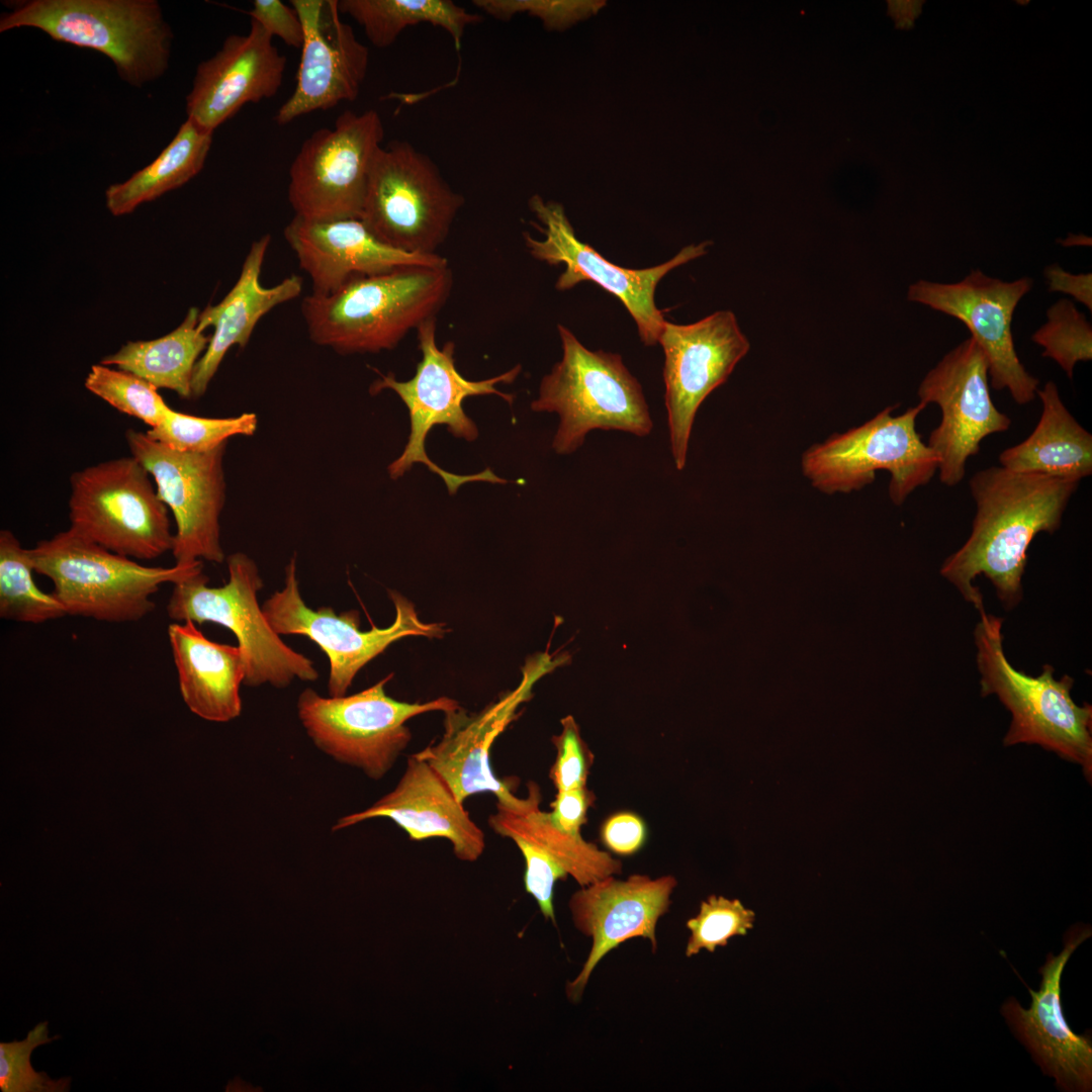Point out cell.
<instances>
[{
    "label": "cell",
    "mask_w": 1092,
    "mask_h": 1092,
    "mask_svg": "<svg viewBox=\"0 0 1092 1092\" xmlns=\"http://www.w3.org/2000/svg\"><path fill=\"white\" fill-rule=\"evenodd\" d=\"M226 565L229 579L221 586H209L203 572L174 584L166 607L168 617L176 622L218 624L233 632L245 659L246 686L269 684L284 689L296 677L316 680L313 662L285 644L265 617L258 603L263 580L255 561L236 552L228 556Z\"/></svg>",
    "instance_id": "cell-8"
},
{
    "label": "cell",
    "mask_w": 1092,
    "mask_h": 1092,
    "mask_svg": "<svg viewBox=\"0 0 1092 1092\" xmlns=\"http://www.w3.org/2000/svg\"><path fill=\"white\" fill-rule=\"evenodd\" d=\"M755 914L739 900L710 896L702 902L699 914L687 922L691 930L686 954L692 957L705 948L713 952L735 935H745L752 928Z\"/></svg>",
    "instance_id": "cell-39"
},
{
    "label": "cell",
    "mask_w": 1092,
    "mask_h": 1092,
    "mask_svg": "<svg viewBox=\"0 0 1092 1092\" xmlns=\"http://www.w3.org/2000/svg\"><path fill=\"white\" fill-rule=\"evenodd\" d=\"M675 886L671 876L650 879L633 875L626 881L610 876L571 896L569 908L574 925L593 938V945L581 972L566 986L569 999L577 1001L581 997L596 966L620 943L644 937L656 951V924L667 911Z\"/></svg>",
    "instance_id": "cell-24"
},
{
    "label": "cell",
    "mask_w": 1092,
    "mask_h": 1092,
    "mask_svg": "<svg viewBox=\"0 0 1092 1092\" xmlns=\"http://www.w3.org/2000/svg\"><path fill=\"white\" fill-rule=\"evenodd\" d=\"M562 359L540 383L531 402L536 413H555L560 422L552 441L557 454L576 451L590 431L617 430L645 437L653 423L638 380L619 354L590 351L558 325Z\"/></svg>",
    "instance_id": "cell-6"
},
{
    "label": "cell",
    "mask_w": 1092,
    "mask_h": 1092,
    "mask_svg": "<svg viewBox=\"0 0 1092 1092\" xmlns=\"http://www.w3.org/2000/svg\"><path fill=\"white\" fill-rule=\"evenodd\" d=\"M27 549L9 530L0 531V617L41 624L67 616L52 593L39 589L32 577Z\"/></svg>",
    "instance_id": "cell-34"
},
{
    "label": "cell",
    "mask_w": 1092,
    "mask_h": 1092,
    "mask_svg": "<svg viewBox=\"0 0 1092 1092\" xmlns=\"http://www.w3.org/2000/svg\"><path fill=\"white\" fill-rule=\"evenodd\" d=\"M290 5L302 21L304 39L294 91L274 117L279 125L356 100L369 65V50L342 21L338 0H291Z\"/></svg>",
    "instance_id": "cell-20"
},
{
    "label": "cell",
    "mask_w": 1092,
    "mask_h": 1092,
    "mask_svg": "<svg viewBox=\"0 0 1092 1092\" xmlns=\"http://www.w3.org/2000/svg\"><path fill=\"white\" fill-rule=\"evenodd\" d=\"M555 665L548 654L528 660L523 678L515 690L477 713H468L460 705L444 712L441 739L414 753L429 763L463 803L468 797L489 792L497 801L512 797L511 786L498 780L489 761L490 748L497 736L517 718V709L531 697L534 682Z\"/></svg>",
    "instance_id": "cell-21"
},
{
    "label": "cell",
    "mask_w": 1092,
    "mask_h": 1092,
    "mask_svg": "<svg viewBox=\"0 0 1092 1092\" xmlns=\"http://www.w3.org/2000/svg\"><path fill=\"white\" fill-rule=\"evenodd\" d=\"M257 425V416L252 413L233 418H203L170 407L161 423L146 433L173 450L205 452L225 443L231 437L252 436Z\"/></svg>",
    "instance_id": "cell-35"
},
{
    "label": "cell",
    "mask_w": 1092,
    "mask_h": 1092,
    "mask_svg": "<svg viewBox=\"0 0 1092 1092\" xmlns=\"http://www.w3.org/2000/svg\"><path fill=\"white\" fill-rule=\"evenodd\" d=\"M594 800V794L586 787L557 791L550 804L549 818L560 830L571 835H580V827L586 821V812Z\"/></svg>",
    "instance_id": "cell-44"
},
{
    "label": "cell",
    "mask_w": 1092,
    "mask_h": 1092,
    "mask_svg": "<svg viewBox=\"0 0 1092 1092\" xmlns=\"http://www.w3.org/2000/svg\"><path fill=\"white\" fill-rule=\"evenodd\" d=\"M199 312L196 307H190L171 333L155 340L127 342L100 363L134 374L158 389H170L182 398H191L194 368L210 341V337L197 329Z\"/></svg>",
    "instance_id": "cell-31"
},
{
    "label": "cell",
    "mask_w": 1092,
    "mask_h": 1092,
    "mask_svg": "<svg viewBox=\"0 0 1092 1092\" xmlns=\"http://www.w3.org/2000/svg\"><path fill=\"white\" fill-rule=\"evenodd\" d=\"M436 331V316L426 320L417 328L422 359L414 377L406 381H398L392 374H380V378L370 386L371 394H376L383 389L393 390L406 405L410 414L408 440L401 454L388 465L389 476L397 479L414 464L423 463L444 480L450 494H455L457 489L467 482L508 483L507 479L499 478L489 468L469 475L446 471L428 457L425 443L430 431L436 425H446L453 436L466 441H474L478 436V430L464 413L463 400L469 396L494 394L512 404L514 395L499 391L495 385L513 382L520 373L521 366H515L488 379L468 380L456 369L454 343L447 342L439 348Z\"/></svg>",
    "instance_id": "cell-7"
},
{
    "label": "cell",
    "mask_w": 1092,
    "mask_h": 1092,
    "mask_svg": "<svg viewBox=\"0 0 1092 1092\" xmlns=\"http://www.w3.org/2000/svg\"><path fill=\"white\" fill-rule=\"evenodd\" d=\"M338 8L379 49L390 47L408 26L429 23L444 29L460 51L466 28L482 20L450 0H338Z\"/></svg>",
    "instance_id": "cell-33"
},
{
    "label": "cell",
    "mask_w": 1092,
    "mask_h": 1092,
    "mask_svg": "<svg viewBox=\"0 0 1092 1092\" xmlns=\"http://www.w3.org/2000/svg\"><path fill=\"white\" fill-rule=\"evenodd\" d=\"M34 572L53 581L52 594L67 615L108 623L136 622L155 609L160 587L202 572V562L145 566L109 551L73 529L27 549Z\"/></svg>",
    "instance_id": "cell-3"
},
{
    "label": "cell",
    "mask_w": 1092,
    "mask_h": 1092,
    "mask_svg": "<svg viewBox=\"0 0 1092 1092\" xmlns=\"http://www.w3.org/2000/svg\"><path fill=\"white\" fill-rule=\"evenodd\" d=\"M49 1036L48 1022L43 1021L28 1031L22 1040L0 1043V1089L2 1092H67L71 1078L52 1079L44 1072H36L30 1063L34 1049L59 1038Z\"/></svg>",
    "instance_id": "cell-38"
},
{
    "label": "cell",
    "mask_w": 1092,
    "mask_h": 1092,
    "mask_svg": "<svg viewBox=\"0 0 1092 1092\" xmlns=\"http://www.w3.org/2000/svg\"><path fill=\"white\" fill-rule=\"evenodd\" d=\"M1032 285L1029 277L1003 281L973 270L956 283L918 280L910 285L907 298L965 324L985 354L989 384L996 390L1007 389L1023 405L1035 398L1039 380L1018 358L1011 323L1018 302Z\"/></svg>",
    "instance_id": "cell-18"
},
{
    "label": "cell",
    "mask_w": 1092,
    "mask_h": 1092,
    "mask_svg": "<svg viewBox=\"0 0 1092 1092\" xmlns=\"http://www.w3.org/2000/svg\"><path fill=\"white\" fill-rule=\"evenodd\" d=\"M1036 395L1042 412L1032 433L1003 450L1000 466L1018 473L1082 480L1092 474V435L1072 416L1058 386L1048 381Z\"/></svg>",
    "instance_id": "cell-30"
},
{
    "label": "cell",
    "mask_w": 1092,
    "mask_h": 1092,
    "mask_svg": "<svg viewBox=\"0 0 1092 1092\" xmlns=\"http://www.w3.org/2000/svg\"><path fill=\"white\" fill-rule=\"evenodd\" d=\"M989 385L987 359L971 337L947 352L919 384V402L940 408L927 446L938 458L939 480L946 486L964 479L967 461L986 437L1010 428L1011 419L995 406Z\"/></svg>",
    "instance_id": "cell-17"
},
{
    "label": "cell",
    "mask_w": 1092,
    "mask_h": 1092,
    "mask_svg": "<svg viewBox=\"0 0 1092 1092\" xmlns=\"http://www.w3.org/2000/svg\"><path fill=\"white\" fill-rule=\"evenodd\" d=\"M562 731L552 737L556 757L549 778L557 791L586 787V779L593 763V754L582 740L579 728L572 716L561 720Z\"/></svg>",
    "instance_id": "cell-41"
},
{
    "label": "cell",
    "mask_w": 1092,
    "mask_h": 1092,
    "mask_svg": "<svg viewBox=\"0 0 1092 1092\" xmlns=\"http://www.w3.org/2000/svg\"><path fill=\"white\" fill-rule=\"evenodd\" d=\"M481 12L508 21L519 13L538 17L548 30H564L579 20L597 13L605 1L589 0H474Z\"/></svg>",
    "instance_id": "cell-40"
},
{
    "label": "cell",
    "mask_w": 1092,
    "mask_h": 1092,
    "mask_svg": "<svg viewBox=\"0 0 1092 1092\" xmlns=\"http://www.w3.org/2000/svg\"><path fill=\"white\" fill-rule=\"evenodd\" d=\"M391 676L351 696L326 698L308 688L296 703L298 718L321 751L375 781L391 769L412 740L407 720L459 706L448 697L426 703L394 700L384 690Z\"/></svg>",
    "instance_id": "cell-12"
},
{
    "label": "cell",
    "mask_w": 1092,
    "mask_h": 1092,
    "mask_svg": "<svg viewBox=\"0 0 1092 1092\" xmlns=\"http://www.w3.org/2000/svg\"><path fill=\"white\" fill-rule=\"evenodd\" d=\"M451 287L448 266H405L356 279L328 295L311 293L301 312L313 343L345 355L378 353L436 316Z\"/></svg>",
    "instance_id": "cell-2"
},
{
    "label": "cell",
    "mask_w": 1092,
    "mask_h": 1092,
    "mask_svg": "<svg viewBox=\"0 0 1092 1092\" xmlns=\"http://www.w3.org/2000/svg\"><path fill=\"white\" fill-rule=\"evenodd\" d=\"M213 132L186 119L161 154L129 179L110 185L105 192L106 207L115 216L132 212L139 205L176 189L204 166Z\"/></svg>",
    "instance_id": "cell-32"
},
{
    "label": "cell",
    "mask_w": 1092,
    "mask_h": 1092,
    "mask_svg": "<svg viewBox=\"0 0 1092 1092\" xmlns=\"http://www.w3.org/2000/svg\"><path fill=\"white\" fill-rule=\"evenodd\" d=\"M270 241V236L265 235L253 242L240 276L229 293L217 304H209L199 312L198 331L203 333L205 329L212 327L213 334L205 352L195 365L191 398H198L205 393L231 347H246L262 316L279 304L300 295L302 278L298 275H290L272 287L261 284L260 275Z\"/></svg>",
    "instance_id": "cell-28"
},
{
    "label": "cell",
    "mask_w": 1092,
    "mask_h": 1092,
    "mask_svg": "<svg viewBox=\"0 0 1092 1092\" xmlns=\"http://www.w3.org/2000/svg\"><path fill=\"white\" fill-rule=\"evenodd\" d=\"M272 36L255 20L245 34L229 35L201 62L186 97L187 118L213 132L248 103L277 94L286 68Z\"/></svg>",
    "instance_id": "cell-23"
},
{
    "label": "cell",
    "mask_w": 1092,
    "mask_h": 1092,
    "mask_svg": "<svg viewBox=\"0 0 1092 1092\" xmlns=\"http://www.w3.org/2000/svg\"><path fill=\"white\" fill-rule=\"evenodd\" d=\"M644 821L631 812H619L609 817L601 829V837L609 850L620 855L638 851L646 840Z\"/></svg>",
    "instance_id": "cell-43"
},
{
    "label": "cell",
    "mask_w": 1092,
    "mask_h": 1092,
    "mask_svg": "<svg viewBox=\"0 0 1092 1092\" xmlns=\"http://www.w3.org/2000/svg\"><path fill=\"white\" fill-rule=\"evenodd\" d=\"M168 637L178 672L179 688L187 707L213 722H228L241 715V684L246 666L239 646L211 641L192 621L172 623Z\"/></svg>",
    "instance_id": "cell-29"
},
{
    "label": "cell",
    "mask_w": 1092,
    "mask_h": 1092,
    "mask_svg": "<svg viewBox=\"0 0 1092 1092\" xmlns=\"http://www.w3.org/2000/svg\"><path fill=\"white\" fill-rule=\"evenodd\" d=\"M1081 480L1044 474L1018 473L990 466L970 478L976 504L972 532L948 556L940 574L979 612L983 597L973 581L984 574L1006 609L1022 599L1021 578L1027 549L1040 532L1053 534Z\"/></svg>",
    "instance_id": "cell-1"
},
{
    "label": "cell",
    "mask_w": 1092,
    "mask_h": 1092,
    "mask_svg": "<svg viewBox=\"0 0 1092 1092\" xmlns=\"http://www.w3.org/2000/svg\"><path fill=\"white\" fill-rule=\"evenodd\" d=\"M384 127L373 109L344 111L333 127L312 132L289 169L288 201L306 220L361 218L373 159Z\"/></svg>",
    "instance_id": "cell-14"
},
{
    "label": "cell",
    "mask_w": 1092,
    "mask_h": 1092,
    "mask_svg": "<svg viewBox=\"0 0 1092 1092\" xmlns=\"http://www.w3.org/2000/svg\"><path fill=\"white\" fill-rule=\"evenodd\" d=\"M284 237L317 295L400 267L448 266L438 254H412L385 244L361 218L306 220L294 216L285 226Z\"/></svg>",
    "instance_id": "cell-25"
},
{
    "label": "cell",
    "mask_w": 1092,
    "mask_h": 1092,
    "mask_svg": "<svg viewBox=\"0 0 1092 1092\" xmlns=\"http://www.w3.org/2000/svg\"><path fill=\"white\" fill-rule=\"evenodd\" d=\"M388 595L395 609L392 624L363 631L355 610L336 614L331 607L312 610L304 603L292 556L285 567L284 587L271 595L262 610L278 635L305 636L325 652L330 663L329 696L342 697L358 671L393 642L407 636L442 638L449 632L444 623L423 622L414 604L398 592Z\"/></svg>",
    "instance_id": "cell-13"
},
{
    "label": "cell",
    "mask_w": 1092,
    "mask_h": 1092,
    "mask_svg": "<svg viewBox=\"0 0 1092 1092\" xmlns=\"http://www.w3.org/2000/svg\"><path fill=\"white\" fill-rule=\"evenodd\" d=\"M1092 934L1091 927L1075 925L1065 935L1063 950L1050 953L1039 969L1040 988L1028 989L1029 1008L1010 998L1001 1012L1018 1039L1031 1053L1042 1072L1056 1079L1064 1091L1088 1092L1092 1088V1045L1086 1035L1076 1034L1065 1019L1061 1004V978L1075 949Z\"/></svg>",
    "instance_id": "cell-22"
},
{
    "label": "cell",
    "mask_w": 1092,
    "mask_h": 1092,
    "mask_svg": "<svg viewBox=\"0 0 1092 1092\" xmlns=\"http://www.w3.org/2000/svg\"><path fill=\"white\" fill-rule=\"evenodd\" d=\"M387 818L404 830L412 840L445 838L455 855L475 861L485 848L483 831L471 819L454 792L441 776L415 754L395 788L369 808L338 819L333 830L360 822Z\"/></svg>",
    "instance_id": "cell-26"
},
{
    "label": "cell",
    "mask_w": 1092,
    "mask_h": 1092,
    "mask_svg": "<svg viewBox=\"0 0 1092 1092\" xmlns=\"http://www.w3.org/2000/svg\"><path fill=\"white\" fill-rule=\"evenodd\" d=\"M895 407L888 406L863 425L812 445L802 455L805 477L824 493H847L871 484L876 471L888 470L890 499L902 505L931 480L938 458L916 430L917 417L926 405L919 402L892 416Z\"/></svg>",
    "instance_id": "cell-10"
},
{
    "label": "cell",
    "mask_w": 1092,
    "mask_h": 1092,
    "mask_svg": "<svg viewBox=\"0 0 1092 1092\" xmlns=\"http://www.w3.org/2000/svg\"><path fill=\"white\" fill-rule=\"evenodd\" d=\"M529 206L543 228L534 225L544 235V239L536 240L530 234H524L530 254L549 265L565 266L557 279L556 288L568 290L583 281L597 283L623 302L634 318L644 345L658 343L666 322L654 301L658 282L673 268L705 255L711 242L685 247L672 259L658 266L628 269L608 261L592 246L579 241L560 203L545 201L541 196L534 195L529 200Z\"/></svg>",
    "instance_id": "cell-16"
},
{
    "label": "cell",
    "mask_w": 1092,
    "mask_h": 1092,
    "mask_svg": "<svg viewBox=\"0 0 1092 1092\" xmlns=\"http://www.w3.org/2000/svg\"><path fill=\"white\" fill-rule=\"evenodd\" d=\"M539 786L528 783V796L513 795L496 802L488 825L496 834L512 839L525 859V870L562 880L571 876L581 887L621 873L622 863L581 835L556 827L548 812L539 807Z\"/></svg>",
    "instance_id": "cell-27"
},
{
    "label": "cell",
    "mask_w": 1092,
    "mask_h": 1092,
    "mask_svg": "<svg viewBox=\"0 0 1092 1092\" xmlns=\"http://www.w3.org/2000/svg\"><path fill=\"white\" fill-rule=\"evenodd\" d=\"M24 26L105 55L132 86L168 68L173 33L155 0H29L1 15L2 32Z\"/></svg>",
    "instance_id": "cell-5"
},
{
    "label": "cell",
    "mask_w": 1092,
    "mask_h": 1092,
    "mask_svg": "<svg viewBox=\"0 0 1092 1092\" xmlns=\"http://www.w3.org/2000/svg\"><path fill=\"white\" fill-rule=\"evenodd\" d=\"M1043 274L1049 291L1069 294L1092 310L1091 273L1073 274L1058 264H1052L1045 267Z\"/></svg>",
    "instance_id": "cell-45"
},
{
    "label": "cell",
    "mask_w": 1092,
    "mask_h": 1092,
    "mask_svg": "<svg viewBox=\"0 0 1092 1092\" xmlns=\"http://www.w3.org/2000/svg\"><path fill=\"white\" fill-rule=\"evenodd\" d=\"M1042 357L1056 361L1073 379L1078 362L1092 359V328L1074 302L1061 298L1046 310V322L1031 336Z\"/></svg>",
    "instance_id": "cell-36"
},
{
    "label": "cell",
    "mask_w": 1092,
    "mask_h": 1092,
    "mask_svg": "<svg viewBox=\"0 0 1092 1092\" xmlns=\"http://www.w3.org/2000/svg\"><path fill=\"white\" fill-rule=\"evenodd\" d=\"M463 203L428 155L395 140L373 159L361 220L397 250L435 255Z\"/></svg>",
    "instance_id": "cell-9"
},
{
    "label": "cell",
    "mask_w": 1092,
    "mask_h": 1092,
    "mask_svg": "<svg viewBox=\"0 0 1092 1092\" xmlns=\"http://www.w3.org/2000/svg\"><path fill=\"white\" fill-rule=\"evenodd\" d=\"M251 20L257 21L272 37L277 36L292 48L301 49L304 39L302 21L290 5L280 0H255L248 11Z\"/></svg>",
    "instance_id": "cell-42"
},
{
    "label": "cell",
    "mask_w": 1092,
    "mask_h": 1092,
    "mask_svg": "<svg viewBox=\"0 0 1092 1092\" xmlns=\"http://www.w3.org/2000/svg\"><path fill=\"white\" fill-rule=\"evenodd\" d=\"M658 343L664 352L670 449L676 469L682 470L698 408L727 380L749 342L734 313L722 310L690 325L665 322Z\"/></svg>",
    "instance_id": "cell-19"
},
{
    "label": "cell",
    "mask_w": 1092,
    "mask_h": 1092,
    "mask_svg": "<svg viewBox=\"0 0 1092 1092\" xmlns=\"http://www.w3.org/2000/svg\"><path fill=\"white\" fill-rule=\"evenodd\" d=\"M125 439L131 456L149 471L160 498L175 518L171 550L175 564L201 559L221 563L225 555L219 517L225 502L226 442L205 452H181L132 429L126 431Z\"/></svg>",
    "instance_id": "cell-15"
},
{
    "label": "cell",
    "mask_w": 1092,
    "mask_h": 1092,
    "mask_svg": "<svg viewBox=\"0 0 1092 1092\" xmlns=\"http://www.w3.org/2000/svg\"><path fill=\"white\" fill-rule=\"evenodd\" d=\"M133 456L99 462L70 477V528L111 552L152 560L172 550L168 508Z\"/></svg>",
    "instance_id": "cell-11"
},
{
    "label": "cell",
    "mask_w": 1092,
    "mask_h": 1092,
    "mask_svg": "<svg viewBox=\"0 0 1092 1092\" xmlns=\"http://www.w3.org/2000/svg\"><path fill=\"white\" fill-rule=\"evenodd\" d=\"M85 387L117 411L134 417L151 428L158 426L170 406L158 388L129 372L101 363L91 367Z\"/></svg>",
    "instance_id": "cell-37"
},
{
    "label": "cell",
    "mask_w": 1092,
    "mask_h": 1092,
    "mask_svg": "<svg viewBox=\"0 0 1092 1092\" xmlns=\"http://www.w3.org/2000/svg\"><path fill=\"white\" fill-rule=\"evenodd\" d=\"M980 617L974 636L981 695H996L1012 715L1004 745L1038 744L1081 765L1091 782V705H1077L1071 696L1074 679L1067 674L1056 679L1050 664L1038 676L1015 669L1003 650V620L985 610Z\"/></svg>",
    "instance_id": "cell-4"
}]
</instances>
